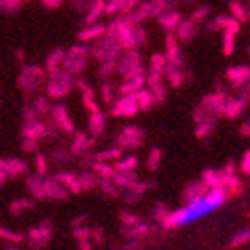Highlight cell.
<instances>
[{
    "label": "cell",
    "mask_w": 250,
    "mask_h": 250,
    "mask_svg": "<svg viewBox=\"0 0 250 250\" xmlns=\"http://www.w3.org/2000/svg\"><path fill=\"white\" fill-rule=\"evenodd\" d=\"M145 143V130L136 124H128L124 126L120 136H118V146L120 148H139Z\"/></svg>",
    "instance_id": "cell-6"
},
{
    "label": "cell",
    "mask_w": 250,
    "mask_h": 250,
    "mask_svg": "<svg viewBox=\"0 0 250 250\" xmlns=\"http://www.w3.org/2000/svg\"><path fill=\"white\" fill-rule=\"evenodd\" d=\"M226 197H228V193L224 191L222 187L209 189L204 197H199V199H195V202L187 204L183 209L171 211L169 218H167V222L163 224V226H165V228H177V226H185V224H191V222H195V220H199V218L208 216L209 211L218 209L224 202H226Z\"/></svg>",
    "instance_id": "cell-1"
},
{
    "label": "cell",
    "mask_w": 250,
    "mask_h": 250,
    "mask_svg": "<svg viewBox=\"0 0 250 250\" xmlns=\"http://www.w3.org/2000/svg\"><path fill=\"white\" fill-rule=\"evenodd\" d=\"M92 146H94V136H87V134H78L71 143V155H90L92 153Z\"/></svg>",
    "instance_id": "cell-15"
},
{
    "label": "cell",
    "mask_w": 250,
    "mask_h": 250,
    "mask_svg": "<svg viewBox=\"0 0 250 250\" xmlns=\"http://www.w3.org/2000/svg\"><path fill=\"white\" fill-rule=\"evenodd\" d=\"M228 82L238 90V87H242V85H246L248 83V76H250V71H248V67H244V65H238V67H232V69H228Z\"/></svg>",
    "instance_id": "cell-18"
},
{
    "label": "cell",
    "mask_w": 250,
    "mask_h": 250,
    "mask_svg": "<svg viewBox=\"0 0 250 250\" xmlns=\"http://www.w3.org/2000/svg\"><path fill=\"white\" fill-rule=\"evenodd\" d=\"M134 100H136V104H139V110H148L155 102H153V96L148 94L146 87H143V90H139L134 94Z\"/></svg>",
    "instance_id": "cell-32"
},
{
    "label": "cell",
    "mask_w": 250,
    "mask_h": 250,
    "mask_svg": "<svg viewBox=\"0 0 250 250\" xmlns=\"http://www.w3.org/2000/svg\"><path fill=\"white\" fill-rule=\"evenodd\" d=\"M136 112H139V104H136V100H134V94L122 96L120 100L114 102V106H112V114L122 116V118H132Z\"/></svg>",
    "instance_id": "cell-10"
},
{
    "label": "cell",
    "mask_w": 250,
    "mask_h": 250,
    "mask_svg": "<svg viewBox=\"0 0 250 250\" xmlns=\"http://www.w3.org/2000/svg\"><path fill=\"white\" fill-rule=\"evenodd\" d=\"M161 159H163V153H161L159 148H153V151L148 153V159H146V169L148 171H157L159 165H161Z\"/></svg>",
    "instance_id": "cell-37"
},
{
    "label": "cell",
    "mask_w": 250,
    "mask_h": 250,
    "mask_svg": "<svg viewBox=\"0 0 250 250\" xmlns=\"http://www.w3.org/2000/svg\"><path fill=\"white\" fill-rule=\"evenodd\" d=\"M124 2H126V0H110L108 4H104V12H108V15H112V12H114V10H122Z\"/></svg>",
    "instance_id": "cell-47"
},
{
    "label": "cell",
    "mask_w": 250,
    "mask_h": 250,
    "mask_svg": "<svg viewBox=\"0 0 250 250\" xmlns=\"http://www.w3.org/2000/svg\"><path fill=\"white\" fill-rule=\"evenodd\" d=\"M80 87H82V96H83V104H85V108L90 110V114L92 112H98L100 110V106L96 104V100H94V90L87 83H83V82H80Z\"/></svg>",
    "instance_id": "cell-28"
},
{
    "label": "cell",
    "mask_w": 250,
    "mask_h": 250,
    "mask_svg": "<svg viewBox=\"0 0 250 250\" xmlns=\"http://www.w3.org/2000/svg\"><path fill=\"white\" fill-rule=\"evenodd\" d=\"M246 110V100L242 98H232L226 102V108H224V114L230 116V118H238L242 116V112Z\"/></svg>",
    "instance_id": "cell-20"
},
{
    "label": "cell",
    "mask_w": 250,
    "mask_h": 250,
    "mask_svg": "<svg viewBox=\"0 0 250 250\" xmlns=\"http://www.w3.org/2000/svg\"><path fill=\"white\" fill-rule=\"evenodd\" d=\"M22 136L24 139H29V141H41L47 136V128H45V122L43 120H24L22 124Z\"/></svg>",
    "instance_id": "cell-12"
},
{
    "label": "cell",
    "mask_w": 250,
    "mask_h": 250,
    "mask_svg": "<svg viewBox=\"0 0 250 250\" xmlns=\"http://www.w3.org/2000/svg\"><path fill=\"white\" fill-rule=\"evenodd\" d=\"M163 78H167L173 87H179L183 83V71L177 65H167L165 71H163Z\"/></svg>",
    "instance_id": "cell-27"
},
{
    "label": "cell",
    "mask_w": 250,
    "mask_h": 250,
    "mask_svg": "<svg viewBox=\"0 0 250 250\" xmlns=\"http://www.w3.org/2000/svg\"><path fill=\"white\" fill-rule=\"evenodd\" d=\"M167 67V59L165 55H153L151 57V63H148V76H161L163 78V71Z\"/></svg>",
    "instance_id": "cell-25"
},
{
    "label": "cell",
    "mask_w": 250,
    "mask_h": 250,
    "mask_svg": "<svg viewBox=\"0 0 250 250\" xmlns=\"http://www.w3.org/2000/svg\"><path fill=\"white\" fill-rule=\"evenodd\" d=\"M67 159H69V155L63 151V148H57L55 155L49 157V163H53V165L61 167V165H65V163H67Z\"/></svg>",
    "instance_id": "cell-44"
},
{
    "label": "cell",
    "mask_w": 250,
    "mask_h": 250,
    "mask_svg": "<svg viewBox=\"0 0 250 250\" xmlns=\"http://www.w3.org/2000/svg\"><path fill=\"white\" fill-rule=\"evenodd\" d=\"M61 63H63V51L57 49V51L53 55H49V59H47V71L53 73V71L61 69Z\"/></svg>",
    "instance_id": "cell-36"
},
{
    "label": "cell",
    "mask_w": 250,
    "mask_h": 250,
    "mask_svg": "<svg viewBox=\"0 0 250 250\" xmlns=\"http://www.w3.org/2000/svg\"><path fill=\"white\" fill-rule=\"evenodd\" d=\"M136 165H139V159H136L134 155H130L126 159H118L114 171H118V173H132Z\"/></svg>",
    "instance_id": "cell-30"
},
{
    "label": "cell",
    "mask_w": 250,
    "mask_h": 250,
    "mask_svg": "<svg viewBox=\"0 0 250 250\" xmlns=\"http://www.w3.org/2000/svg\"><path fill=\"white\" fill-rule=\"evenodd\" d=\"M208 12H209V8H206V6H204V8H199V10H195V12H193V17H191V21H193V22L204 21Z\"/></svg>",
    "instance_id": "cell-53"
},
{
    "label": "cell",
    "mask_w": 250,
    "mask_h": 250,
    "mask_svg": "<svg viewBox=\"0 0 250 250\" xmlns=\"http://www.w3.org/2000/svg\"><path fill=\"white\" fill-rule=\"evenodd\" d=\"M33 108L37 112V116H43V114H49V110H51V106H49L47 98H37L33 102Z\"/></svg>",
    "instance_id": "cell-43"
},
{
    "label": "cell",
    "mask_w": 250,
    "mask_h": 250,
    "mask_svg": "<svg viewBox=\"0 0 250 250\" xmlns=\"http://www.w3.org/2000/svg\"><path fill=\"white\" fill-rule=\"evenodd\" d=\"M45 83V71L41 67H24L19 76V85L24 94H35Z\"/></svg>",
    "instance_id": "cell-5"
},
{
    "label": "cell",
    "mask_w": 250,
    "mask_h": 250,
    "mask_svg": "<svg viewBox=\"0 0 250 250\" xmlns=\"http://www.w3.org/2000/svg\"><path fill=\"white\" fill-rule=\"evenodd\" d=\"M148 230H151V228H148L146 224L139 222V224H136V226L128 228V236H130V238H143V236H145V234H146Z\"/></svg>",
    "instance_id": "cell-45"
},
{
    "label": "cell",
    "mask_w": 250,
    "mask_h": 250,
    "mask_svg": "<svg viewBox=\"0 0 250 250\" xmlns=\"http://www.w3.org/2000/svg\"><path fill=\"white\" fill-rule=\"evenodd\" d=\"M35 204L31 202V199H17V202H12L10 206V211L12 214H22V211H29Z\"/></svg>",
    "instance_id": "cell-41"
},
{
    "label": "cell",
    "mask_w": 250,
    "mask_h": 250,
    "mask_svg": "<svg viewBox=\"0 0 250 250\" xmlns=\"http://www.w3.org/2000/svg\"><path fill=\"white\" fill-rule=\"evenodd\" d=\"M78 179H80L82 189H92V187H96V183H98V177L92 169H83V173L78 175Z\"/></svg>",
    "instance_id": "cell-31"
},
{
    "label": "cell",
    "mask_w": 250,
    "mask_h": 250,
    "mask_svg": "<svg viewBox=\"0 0 250 250\" xmlns=\"http://www.w3.org/2000/svg\"><path fill=\"white\" fill-rule=\"evenodd\" d=\"M169 214H171V209H169L165 204H157V206L153 208V218H155L157 222H161V224H165V222H167Z\"/></svg>",
    "instance_id": "cell-40"
},
{
    "label": "cell",
    "mask_w": 250,
    "mask_h": 250,
    "mask_svg": "<svg viewBox=\"0 0 250 250\" xmlns=\"http://www.w3.org/2000/svg\"><path fill=\"white\" fill-rule=\"evenodd\" d=\"M226 102H228V96L224 94V92H214V94H209L204 98V102H202V108L204 112H208L209 116H222L224 114V108H226Z\"/></svg>",
    "instance_id": "cell-8"
},
{
    "label": "cell",
    "mask_w": 250,
    "mask_h": 250,
    "mask_svg": "<svg viewBox=\"0 0 250 250\" xmlns=\"http://www.w3.org/2000/svg\"><path fill=\"white\" fill-rule=\"evenodd\" d=\"M102 12H104V2L102 0H94V6L90 8V12H87V24H94L98 17H102Z\"/></svg>",
    "instance_id": "cell-38"
},
{
    "label": "cell",
    "mask_w": 250,
    "mask_h": 250,
    "mask_svg": "<svg viewBox=\"0 0 250 250\" xmlns=\"http://www.w3.org/2000/svg\"><path fill=\"white\" fill-rule=\"evenodd\" d=\"M0 169L6 173V177H19V175L27 173L29 165L19 159H0Z\"/></svg>",
    "instance_id": "cell-13"
},
{
    "label": "cell",
    "mask_w": 250,
    "mask_h": 250,
    "mask_svg": "<svg viewBox=\"0 0 250 250\" xmlns=\"http://www.w3.org/2000/svg\"><path fill=\"white\" fill-rule=\"evenodd\" d=\"M159 22H161V27H165L167 31H173V29H177V24L181 22V17L175 10H165L159 15Z\"/></svg>",
    "instance_id": "cell-23"
},
{
    "label": "cell",
    "mask_w": 250,
    "mask_h": 250,
    "mask_svg": "<svg viewBox=\"0 0 250 250\" xmlns=\"http://www.w3.org/2000/svg\"><path fill=\"white\" fill-rule=\"evenodd\" d=\"M51 236H53V226L49 222H43L29 232V242L33 248H45L51 242Z\"/></svg>",
    "instance_id": "cell-9"
},
{
    "label": "cell",
    "mask_w": 250,
    "mask_h": 250,
    "mask_svg": "<svg viewBox=\"0 0 250 250\" xmlns=\"http://www.w3.org/2000/svg\"><path fill=\"white\" fill-rule=\"evenodd\" d=\"M177 33H179V41H191L193 37H195V33H197V24L189 19V21H181L179 24H177Z\"/></svg>",
    "instance_id": "cell-21"
},
{
    "label": "cell",
    "mask_w": 250,
    "mask_h": 250,
    "mask_svg": "<svg viewBox=\"0 0 250 250\" xmlns=\"http://www.w3.org/2000/svg\"><path fill=\"white\" fill-rule=\"evenodd\" d=\"M4 179H6V173H4L2 169H0V185H2V183H4Z\"/></svg>",
    "instance_id": "cell-57"
},
{
    "label": "cell",
    "mask_w": 250,
    "mask_h": 250,
    "mask_svg": "<svg viewBox=\"0 0 250 250\" xmlns=\"http://www.w3.org/2000/svg\"><path fill=\"white\" fill-rule=\"evenodd\" d=\"M102 98H104V102L106 104H114V96H112V85H104L102 87Z\"/></svg>",
    "instance_id": "cell-51"
},
{
    "label": "cell",
    "mask_w": 250,
    "mask_h": 250,
    "mask_svg": "<svg viewBox=\"0 0 250 250\" xmlns=\"http://www.w3.org/2000/svg\"><path fill=\"white\" fill-rule=\"evenodd\" d=\"M199 181H202L208 189H216V187H220V173H216L214 169H208V171H204Z\"/></svg>",
    "instance_id": "cell-33"
},
{
    "label": "cell",
    "mask_w": 250,
    "mask_h": 250,
    "mask_svg": "<svg viewBox=\"0 0 250 250\" xmlns=\"http://www.w3.org/2000/svg\"><path fill=\"white\" fill-rule=\"evenodd\" d=\"M87 55H90V49L87 47H82V45H76L71 47L67 53H63V63H61V69L71 73V76H78L82 73L87 65Z\"/></svg>",
    "instance_id": "cell-2"
},
{
    "label": "cell",
    "mask_w": 250,
    "mask_h": 250,
    "mask_svg": "<svg viewBox=\"0 0 250 250\" xmlns=\"http://www.w3.org/2000/svg\"><path fill=\"white\" fill-rule=\"evenodd\" d=\"M49 114H51V122H53L55 128L63 130V132L76 130V126H73V122H71V116L67 114V110L63 106H53L51 110H49Z\"/></svg>",
    "instance_id": "cell-11"
},
{
    "label": "cell",
    "mask_w": 250,
    "mask_h": 250,
    "mask_svg": "<svg viewBox=\"0 0 250 250\" xmlns=\"http://www.w3.org/2000/svg\"><path fill=\"white\" fill-rule=\"evenodd\" d=\"M248 167H250V153L246 151V153H244V157H242V161H240V171H242L244 175H248V173H250V169H248Z\"/></svg>",
    "instance_id": "cell-52"
},
{
    "label": "cell",
    "mask_w": 250,
    "mask_h": 250,
    "mask_svg": "<svg viewBox=\"0 0 250 250\" xmlns=\"http://www.w3.org/2000/svg\"><path fill=\"white\" fill-rule=\"evenodd\" d=\"M22 151L35 153V151H37V143H35V141H29V139H24V141H22Z\"/></svg>",
    "instance_id": "cell-54"
},
{
    "label": "cell",
    "mask_w": 250,
    "mask_h": 250,
    "mask_svg": "<svg viewBox=\"0 0 250 250\" xmlns=\"http://www.w3.org/2000/svg\"><path fill=\"white\" fill-rule=\"evenodd\" d=\"M208 191H209V189H208V187H206L202 181H193V183H189V185L185 187L181 195H183V199H185L187 204H191V202H195V199L204 197Z\"/></svg>",
    "instance_id": "cell-17"
},
{
    "label": "cell",
    "mask_w": 250,
    "mask_h": 250,
    "mask_svg": "<svg viewBox=\"0 0 250 250\" xmlns=\"http://www.w3.org/2000/svg\"><path fill=\"white\" fill-rule=\"evenodd\" d=\"M240 134H246V136H248V122L240 126Z\"/></svg>",
    "instance_id": "cell-56"
},
{
    "label": "cell",
    "mask_w": 250,
    "mask_h": 250,
    "mask_svg": "<svg viewBox=\"0 0 250 250\" xmlns=\"http://www.w3.org/2000/svg\"><path fill=\"white\" fill-rule=\"evenodd\" d=\"M96 185H100V189H102V191H104L108 197H112V199L120 195V189L114 185V181H112V179H98Z\"/></svg>",
    "instance_id": "cell-34"
},
{
    "label": "cell",
    "mask_w": 250,
    "mask_h": 250,
    "mask_svg": "<svg viewBox=\"0 0 250 250\" xmlns=\"http://www.w3.org/2000/svg\"><path fill=\"white\" fill-rule=\"evenodd\" d=\"M0 238H4L12 244H21L24 240V236L21 232H15V230H8V228H0Z\"/></svg>",
    "instance_id": "cell-39"
},
{
    "label": "cell",
    "mask_w": 250,
    "mask_h": 250,
    "mask_svg": "<svg viewBox=\"0 0 250 250\" xmlns=\"http://www.w3.org/2000/svg\"><path fill=\"white\" fill-rule=\"evenodd\" d=\"M27 189L35 195V199H45V177L37 175V177L27 179Z\"/></svg>",
    "instance_id": "cell-22"
},
{
    "label": "cell",
    "mask_w": 250,
    "mask_h": 250,
    "mask_svg": "<svg viewBox=\"0 0 250 250\" xmlns=\"http://www.w3.org/2000/svg\"><path fill=\"white\" fill-rule=\"evenodd\" d=\"M69 193L63 185L55 179H45V197L49 199H65Z\"/></svg>",
    "instance_id": "cell-19"
},
{
    "label": "cell",
    "mask_w": 250,
    "mask_h": 250,
    "mask_svg": "<svg viewBox=\"0 0 250 250\" xmlns=\"http://www.w3.org/2000/svg\"><path fill=\"white\" fill-rule=\"evenodd\" d=\"M55 181H59L61 185L67 189V193H80L82 187H80V179H78V173H71V171H63V173H57Z\"/></svg>",
    "instance_id": "cell-16"
},
{
    "label": "cell",
    "mask_w": 250,
    "mask_h": 250,
    "mask_svg": "<svg viewBox=\"0 0 250 250\" xmlns=\"http://www.w3.org/2000/svg\"><path fill=\"white\" fill-rule=\"evenodd\" d=\"M120 218H122V224L126 228H132V226H136L141 220H139V216H134V214H128V211H122L120 214Z\"/></svg>",
    "instance_id": "cell-46"
},
{
    "label": "cell",
    "mask_w": 250,
    "mask_h": 250,
    "mask_svg": "<svg viewBox=\"0 0 250 250\" xmlns=\"http://www.w3.org/2000/svg\"><path fill=\"white\" fill-rule=\"evenodd\" d=\"M8 250H19V248H8Z\"/></svg>",
    "instance_id": "cell-58"
},
{
    "label": "cell",
    "mask_w": 250,
    "mask_h": 250,
    "mask_svg": "<svg viewBox=\"0 0 250 250\" xmlns=\"http://www.w3.org/2000/svg\"><path fill=\"white\" fill-rule=\"evenodd\" d=\"M116 69H118V73H122L124 78L132 76V73H141L143 71V59L136 51H128V53H124L120 59H116Z\"/></svg>",
    "instance_id": "cell-7"
},
{
    "label": "cell",
    "mask_w": 250,
    "mask_h": 250,
    "mask_svg": "<svg viewBox=\"0 0 250 250\" xmlns=\"http://www.w3.org/2000/svg\"><path fill=\"white\" fill-rule=\"evenodd\" d=\"M230 10L234 12V21H238V22H244V21H248V12H246V8L240 4V2H232L230 4Z\"/></svg>",
    "instance_id": "cell-42"
},
{
    "label": "cell",
    "mask_w": 250,
    "mask_h": 250,
    "mask_svg": "<svg viewBox=\"0 0 250 250\" xmlns=\"http://www.w3.org/2000/svg\"><path fill=\"white\" fill-rule=\"evenodd\" d=\"M120 157H122V148L120 146H110V148H106V151L98 153L94 157V161L96 163H108V161H118Z\"/></svg>",
    "instance_id": "cell-29"
},
{
    "label": "cell",
    "mask_w": 250,
    "mask_h": 250,
    "mask_svg": "<svg viewBox=\"0 0 250 250\" xmlns=\"http://www.w3.org/2000/svg\"><path fill=\"white\" fill-rule=\"evenodd\" d=\"M120 51H122V45L114 39V37L104 35V37H100L98 45L92 49L90 53H94V57L100 59V63H116Z\"/></svg>",
    "instance_id": "cell-3"
},
{
    "label": "cell",
    "mask_w": 250,
    "mask_h": 250,
    "mask_svg": "<svg viewBox=\"0 0 250 250\" xmlns=\"http://www.w3.org/2000/svg\"><path fill=\"white\" fill-rule=\"evenodd\" d=\"M61 2H63V0H43V4L49 6V8H59Z\"/></svg>",
    "instance_id": "cell-55"
},
{
    "label": "cell",
    "mask_w": 250,
    "mask_h": 250,
    "mask_svg": "<svg viewBox=\"0 0 250 250\" xmlns=\"http://www.w3.org/2000/svg\"><path fill=\"white\" fill-rule=\"evenodd\" d=\"M104 35H106L104 24H90L85 31L80 33V39L82 41H96V39H100V37H104Z\"/></svg>",
    "instance_id": "cell-24"
},
{
    "label": "cell",
    "mask_w": 250,
    "mask_h": 250,
    "mask_svg": "<svg viewBox=\"0 0 250 250\" xmlns=\"http://www.w3.org/2000/svg\"><path fill=\"white\" fill-rule=\"evenodd\" d=\"M73 87V76L63 69H57L53 73H49V82H47V94L49 98H63L65 94L71 92Z\"/></svg>",
    "instance_id": "cell-4"
},
{
    "label": "cell",
    "mask_w": 250,
    "mask_h": 250,
    "mask_svg": "<svg viewBox=\"0 0 250 250\" xmlns=\"http://www.w3.org/2000/svg\"><path fill=\"white\" fill-rule=\"evenodd\" d=\"M104 128H106V118H104V114L102 112H92L90 114V132L94 134V136H98V134H102L104 132Z\"/></svg>",
    "instance_id": "cell-26"
},
{
    "label": "cell",
    "mask_w": 250,
    "mask_h": 250,
    "mask_svg": "<svg viewBox=\"0 0 250 250\" xmlns=\"http://www.w3.org/2000/svg\"><path fill=\"white\" fill-rule=\"evenodd\" d=\"M0 8L6 12H15L17 8H21V2L19 0H0Z\"/></svg>",
    "instance_id": "cell-49"
},
{
    "label": "cell",
    "mask_w": 250,
    "mask_h": 250,
    "mask_svg": "<svg viewBox=\"0 0 250 250\" xmlns=\"http://www.w3.org/2000/svg\"><path fill=\"white\" fill-rule=\"evenodd\" d=\"M96 177L98 179H112V175H114V167L108 165V163H94V169Z\"/></svg>",
    "instance_id": "cell-35"
},
{
    "label": "cell",
    "mask_w": 250,
    "mask_h": 250,
    "mask_svg": "<svg viewBox=\"0 0 250 250\" xmlns=\"http://www.w3.org/2000/svg\"><path fill=\"white\" fill-rule=\"evenodd\" d=\"M248 238H250V232H248V228H246V230H242V232L232 240V246H240V244L248 242Z\"/></svg>",
    "instance_id": "cell-50"
},
{
    "label": "cell",
    "mask_w": 250,
    "mask_h": 250,
    "mask_svg": "<svg viewBox=\"0 0 250 250\" xmlns=\"http://www.w3.org/2000/svg\"><path fill=\"white\" fill-rule=\"evenodd\" d=\"M165 59H167V65H177L181 67L183 65V57H181V49H179V43L175 39L173 35L167 37V51H165Z\"/></svg>",
    "instance_id": "cell-14"
},
{
    "label": "cell",
    "mask_w": 250,
    "mask_h": 250,
    "mask_svg": "<svg viewBox=\"0 0 250 250\" xmlns=\"http://www.w3.org/2000/svg\"><path fill=\"white\" fill-rule=\"evenodd\" d=\"M37 173H39L41 175V177H43V175L47 173V169H49V165H47V159L41 155V153H37Z\"/></svg>",
    "instance_id": "cell-48"
}]
</instances>
